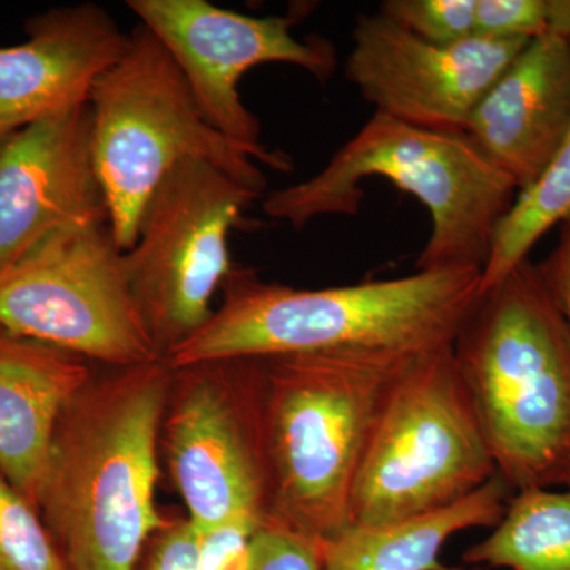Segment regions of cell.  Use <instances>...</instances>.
<instances>
[{
    "label": "cell",
    "mask_w": 570,
    "mask_h": 570,
    "mask_svg": "<svg viewBox=\"0 0 570 570\" xmlns=\"http://www.w3.org/2000/svg\"><path fill=\"white\" fill-rule=\"evenodd\" d=\"M174 377L164 358L115 367L63 409L37 499L63 570H135L146 542L170 524L154 493Z\"/></svg>",
    "instance_id": "cell-1"
},
{
    "label": "cell",
    "mask_w": 570,
    "mask_h": 570,
    "mask_svg": "<svg viewBox=\"0 0 570 570\" xmlns=\"http://www.w3.org/2000/svg\"><path fill=\"white\" fill-rule=\"evenodd\" d=\"M24 43L0 47V138L89 102L129 32L104 7H55L24 22Z\"/></svg>",
    "instance_id": "cell-14"
},
{
    "label": "cell",
    "mask_w": 570,
    "mask_h": 570,
    "mask_svg": "<svg viewBox=\"0 0 570 570\" xmlns=\"http://www.w3.org/2000/svg\"><path fill=\"white\" fill-rule=\"evenodd\" d=\"M489 535L463 553L469 566L570 570V487L517 491Z\"/></svg>",
    "instance_id": "cell-18"
},
{
    "label": "cell",
    "mask_w": 570,
    "mask_h": 570,
    "mask_svg": "<svg viewBox=\"0 0 570 570\" xmlns=\"http://www.w3.org/2000/svg\"><path fill=\"white\" fill-rule=\"evenodd\" d=\"M512 489L494 475L449 508L379 524H348L324 543V570H460L441 564L439 554L459 532L494 528Z\"/></svg>",
    "instance_id": "cell-17"
},
{
    "label": "cell",
    "mask_w": 570,
    "mask_h": 570,
    "mask_svg": "<svg viewBox=\"0 0 570 570\" xmlns=\"http://www.w3.org/2000/svg\"><path fill=\"white\" fill-rule=\"evenodd\" d=\"M550 31V0H478L475 36L532 40Z\"/></svg>",
    "instance_id": "cell-23"
},
{
    "label": "cell",
    "mask_w": 570,
    "mask_h": 570,
    "mask_svg": "<svg viewBox=\"0 0 570 570\" xmlns=\"http://www.w3.org/2000/svg\"><path fill=\"white\" fill-rule=\"evenodd\" d=\"M0 570H63L39 509L0 471Z\"/></svg>",
    "instance_id": "cell-20"
},
{
    "label": "cell",
    "mask_w": 570,
    "mask_h": 570,
    "mask_svg": "<svg viewBox=\"0 0 570 570\" xmlns=\"http://www.w3.org/2000/svg\"><path fill=\"white\" fill-rule=\"evenodd\" d=\"M538 265L547 291L570 324V217L561 224L557 246Z\"/></svg>",
    "instance_id": "cell-26"
},
{
    "label": "cell",
    "mask_w": 570,
    "mask_h": 570,
    "mask_svg": "<svg viewBox=\"0 0 570 570\" xmlns=\"http://www.w3.org/2000/svg\"><path fill=\"white\" fill-rule=\"evenodd\" d=\"M475 3L478 0H385L379 13L420 39L452 45L475 37Z\"/></svg>",
    "instance_id": "cell-21"
},
{
    "label": "cell",
    "mask_w": 570,
    "mask_h": 570,
    "mask_svg": "<svg viewBox=\"0 0 570 570\" xmlns=\"http://www.w3.org/2000/svg\"><path fill=\"white\" fill-rule=\"evenodd\" d=\"M371 176L414 195L430 213V238L415 269H482L519 194L466 132L422 129L374 111L318 174L266 194L262 209L295 228L317 217L355 216L365 197L360 184Z\"/></svg>",
    "instance_id": "cell-5"
},
{
    "label": "cell",
    "mask_w": 570,
    "mask_h": 570,
    "mask_svg": "<svg viewBox=\"0 0 570 570\" xmlns=\"http://www.w3.org/2000/svg\"><path fill=\"white\" fill-rule=\"evenodd\" d=\"M249 570H324V543L266 519L250 540Z\"/></svg>",
    "instance_id": "cell-22"
},
{
    "label": "cell",
    "mask_w": 570,
    "mask_h": 570,
    "mask_svg": "<svg viewBox=\"0 0 570 570\" xmlns=\"http://www.w3.org/2000/svg\"><path fill=\"white\" fill-rule=\"evenodd\" d=\"M258 527L261 524L247 520L195 527L200 570H249L250 540Z\"/></svg>",
    "instance_id": "cell-24"
},
{
    "label": "cell",
    "mask_w": 570,
    "mask_h": 570,
    "mask_svg": "<svg viewBox=\"0 0 570 570\" xmlns=\"http://www.w3.org/2000/svg\"><path fill=\"white\" fill-rule=\"evenodd\" d=\"M0 328L112 367L163 360L110 224L67 228L0 268Z\"/></svg>",
    "instance_id": "cell-9"
},
{
    "label": "cell",
    "mask_w": 570,
    "mask_h": 570,
    "mask_svg": "<svg viewBox=\"0 0 570 570\" xmlns=\"http://www.w3.org/2000/svg\"><path fill=\"white\" fill-rule=\"evenodd\" d=\"M498 475L570 487V324L528 258L479 292L452 344Z\"/></svg>",
    "instance_id": "cell-3"
},
{
    "label": "cell",
    "mask_w": 570,
    "mask_h": 570,
    "mask_svg": "<svg viewBox=\"0 0 570 570\" xmlns=\"http://www.w3.org/2000/svg\"><path fill=\"white\" fill-rule=\"evenodd\" d=\"M170 52L206 121L255 160L275 171L294 170L291 156L261 141V121L246 107L239 82L262 63H288L325 82L336 52L322 37L296 39L295 17H247L206 0H127Z\"/></svg>",
    "instance_id": "cell-11"
},
{
    "label": "cell",
    "mask_w": 570,
    "mask_h": 570,
    "mask_svg": "<svg viewBox=\"0 0 570 570\" xmlns=\"http://www.w3.org/2000/svg\"><path fill=\"white\" fill-rule=\"evenodd\" d=\"M89 108L94 163L124 253L157 187L183 160L212 164L265 197L262 168L206 121L178 63L146 26L129 32L121 58L94 85Z\"/></svg>",
    "instance_id": "cell-6"
},
{
    "label": "cell",
    "mask_w": 570,
    "mask_h": 570,
    "mask_svg": "<svg viewBox=\"0 0 570 570\" xmlns=\"http://www.w3.org/2000/svg\"><path fill=\"white\" fill-rule=\"evenodd\" d=\"M262 195L198 159L157 187L124 253L127 281L154 347L167 358L213 316L212 299L234 269L230 234Z\"/></svg>",
    "instance_id": "cell-8"
},
{
    "label": "cell",
    "mask_w": 570,
    "mask_h": 570,
    "mask_svg": "<svg viewBox=\"0 0 570 570\" xmlns=\"http://www.w3.org/2000/svg\"><path fill=\"white\" fill-rule=\"evenodd\" d=\"M145 570H200L197 530L193 521H170L157 532Z\"/></svg>",
    "instance_id": "cell-25"
},
{
    "label": "cell",
    "mask_w": 570,
    "mask_h": 570,
    "mask_svg": "<svg viewBox=\"0 0 570 570\" xmlns=\"http://www.w3.org/2000/svg\"><path fill=\"white\" fill-rule=\"evenodd\" d=\"M550 29L570 39V0H550Z\"/></svg>",
    "instance_id": "cell-27"
},
{
    "label": "cell",
    "mask_w": 570,
    "mask_h": 570,
    "mask_svg": "<svg viewBox=\"0 0 570 570\" xmlns=\"http://www.w3.org/2000/svg\"><path fill=\"white\" fill-rule=\"evenodd\" d=\"M570 217V130L534 183L519 190L491 242L480 292L490 291L530 258L542 236Z\"/></svg>",
    "instance_id": "cell-19"
},
{
    "label": "cell",
    "mask_w": 570,
    "mask_h": 570,
    "mask_svg": "<svg viewBox=\"0 0 570 570\" xmlns=\"http://www.w3.org/2000/svg\"><path fill=\"white\" fill-rule=\"evenodd\" d=\"M110 224L89 102L0 138V268L71 227Z\"/></svg>",
    "instance_id": "cell-13"
},
{
    "label": "cell",
    "mask_w": 570,
    "mask_h": 570,
    "mask_svg": "<svg viewBox=\"0 0 570 570\" xmlns=\"http://www.w3.org/2000/svg\"><path fill=\"white\" fill-rule=\"evenodd\" d=\"M497 474L452 346L423 352L381 409L352 490L348 524L449 508Z\"/></svg>",
    "instance_id": "cell-7"
},
{
    "label": "cell",
    "mask_w": 570,
    "mask_h": 570,
    "mask_svg": "<svg viewBox=\"0 0 570 570\" xmlns=\"http://www.w3.org/2000/svg\"><path fill=\"white\" fill-rule=\"evenodd\" d=\"M527 45L478 36L431 43L382 13L360 14L346 77L381 115L422 129L464 132L482 97Z\"/></svg>",
    "instance_id": "cell-12"
},
{
    "label": "cell",
    "mask_w": 570,
    "mask_h": 570,
    "mask_svg": "<svg viewBox=\"0 0 570 570\" xmlns=\"http://www.w3.org/2000/svg\"><path fill=\"white\" fill-rule=\"evenodd\" d=\"M88 360L0 328V471L37 508L52 436Z\"/></svg>",
    "instance_id": "cell-16"
},
{
    "label": "cell",
    "mask_w": 570,
    "mask_h": 570,
    "mask_svg": "<svg viewBox=\"0 0 570 570\" xmlns=\"http://www.w3.org/2000/svg\"><path fill=\"white\" fill-rule=\"evenodd\" d=\"M482 269L453 265L395 279L295 288L234 266L224 299L167 356L174 370L202 363L330 351L423 354L452 346L480 292Z\"/></svg>",
    "instance_id": "cell-2"
},
{
    "label": "cell",
    "mask_w": 570,
    "mask_h": 570,
    "mask_svg": "<svg viewBox=\"0 0 570 570\" xmlns=\"http://www.w3.org/2000/svg\"><path fill=\"white\" fill-rule=\"evenodd\" d=\"M168 469L197 528L269 513L264 360L175 370L164 419Z\"/></svg>",
    "instance_id": "cell-10"
},
{
    "label": "cell",
    "mask_w": 570,
    "mask_h": 570,
    "mask_svg": "<svg viewBox=\"0 0 570 570\" xmlns=\"http://www.w3.org/2000/svg\"><path fill=\"white\" fill-rule=\"evenodd\" d=\"M570 130V39L528 41L472 111L468 137L521 190L535 181Z\"/></svg>",
    "instance_id": "cell-15"
},
{
    "label": "cell",
    "mask_w": 570,
    "mask_h": 570,
    "mask_svg": "<svg viewBox=\"0 0 570 570\" xmlns=\"http://www.w3.org/2000/svg\"><path fill=\"white\" fill-rule=\"evenodd\" d=\"M419 354L330 351L264 360L269 513L325 543L348 527L352 490L381 409Z\"/></svg>",
    "instance_id": "cell-4"
}]
</instances>
